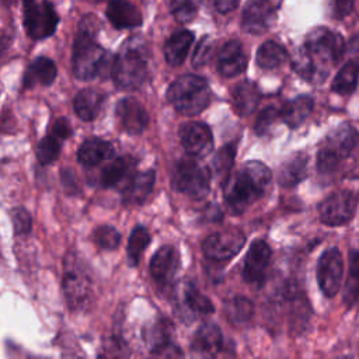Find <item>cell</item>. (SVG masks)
Instances as JSON below:
<instances>
[{
	"mask_svg": "<svg viewBox=\"0 0 359 359\" xmlns=\"http://www.w3.org/2000/svg\"><path fill=\"white\" fill-rule=\"evenodd\" d=\"M254 313V306L251 300L244 296H236L226 302L224 314L233 324H244L247 323Z\"/></svg>",
	"mask_w": 359,
	"mask_h": 359,
	"instance_id": "cell-34",
	"label": "cell"
},
{
	"mask_svg": "<svg viewBox=\"0 0 359 359\" xmlns=\"http://www.w3.org/2000/svg\"><path fill=\"white\" fill-rule=\"evenodd\" d=\"M63 292L70 310L77 311L87 306L91 293V279L81 257L69 251L63 261Z\"/></svg>",
	"mask_w": 359,
	"mask_h": 359,
	"instance_id": "cell-7",
	"label": "cell"
},
{
	"mask_svg": "<svg viewBox=\"0 0 359 359\" xmlns=\"http://www.w3.org/2000/svg\"><path fill=\"white\" fill-rule=\"evenodd\" d=\"M112 143L100 137H90L84 140L77 150V160L86 167H94L104 160L112 158Z\"/></svg>",
	"mask_w": 359,
	"mask_h": 359,
	"instance_id": "cell-25",
	"label": "cell"
},
{
	"mask_svg": "<svg viewBox=\"0 0 359 359\" xmlns=\"http://www.w3.org/2000/svg\"><path fill=\"white\" fill-rule=\"evenodd\" d=\"M334 6L337 7L335 11L338 13V17H342V15H345V14L349 13L348 10H345V7H346V8H352V7H353V3H351V1H339V3H335Z\"/></svg>",
	"mask_w": 359,
	"mask_h": 359,
	"instance_id": "cell-46",
	"label": "cell"
},
{
	"mask_svg": "<svg viewBox=\"0 0 359 359\" xmlns=\"http://www.w3.org/2000/svg\"><path fill=\"white\" fill-rule=\"evenodd\" d=\"M359 81V57L348 60L332 80L331 88L334 93L346 95L355 91Z\"/></svg>",
	"mask_w": 359,
	"mask_h": 359,
	"instance_id": "cell-32",
	"label": "cell"
},
{
	"mask_svg": "<svg viewBox=\"0 0 359 359\" xmlns=\"http://www.w3.org/2000/svg\"><path fill=\"white\" fill-rule=\"evenodd\" d=\"M210 95L208 81L195 74L180 76L167 90L168 102L184 115H198L206 109Z\"/></svg>",
	"mask_w": 359,
	"mask_h": 359,
	"instance_id": "cell-5",
	"label": "cell"
},
{
	"mask_svg": "<svg viewBox=\"0 0 359 359\" xmlns=\"http://www.w3.org/2000/svg\"><path fill=\"white\" fill-rule=\"evenodd\" d=\"M105 101L104 93L97 88H83L73 100L74 112L83 121H93L100 114Z\"/></svg>",
	"mask_w": 359,
	"mask_h": 359,
	"instance_id": "cell-26",
	"label": "cell"
},
{
	"mask_svg": "<svg viewBox=\"0 0 359 359\" xmlns=\"http://www.w3.org/2000/svg\"><path fill=\"white\" fill-rule=\"evenodd\" d=\"M180 254L172 245L160 247L150 259V273L156 283L167 287L172 283L180 269Z\"/></svg>",
	"mask_w": 359,
	"mask_h": 359,
	"instance_id": "cell-19",
	"label": "cell"
},
{
	"mask_svg": "<svg viewBox=\"0 0 359 359\" xmlns=\"http://www.w3.org/2000/svg\"><path fill=\"white\" fill-rule=\"evenodd\" d=\"M313 98L309 95H299L293 98L292 101L286 102L280 109H279V116L282 121L290 126L296 128L299 126L311 112L313 109Z\"/></svg>",
	"mask_w": 359,
	"mask_h": 359,
	"instance_id": "cell-31",
	"label": "cell"
},
{
	"mask_svg": "<svg viewBox=\"0 0 359 359\" xmlns=\"http://www.w3.org/2000/svg\"><path fill=\"white\" fill-rule=\"evenodd\" d=\"M135 165H136V161L130 156L116 157L104 167V170L100 172L98 181L104 188L115 187L130 175Z\"/></svg>",
	"mask_w": 359,
	"mask_h": 359,
	"instance_id": "cell-30",
	"label": "cell"
},
{
	"mask_svg": "<svg viewBox=\"0 0 359 359\" xmlns=\"http://www.w3.org/2000/svg\"><path fill=\"white\" fill-rule=\"evenodd\" d=\"M271 259V248L264 240L251 243L243 264V279L248 283L262 285Z\"/></svg>",
	"mask_w": 359,
	"mask_h": 359,
	"instance_id": "cell-16",
	"label": "cell"
},
{
	"mask_svg": "<svg viewBox=\"0 0 359 359\" xmlns=\"http://www.w3.org/2000/svg\"><path fill=\"white\" fill-rule=\"evenodd\" d=\"M245 237L237 229H224L208 236L202 243L203 254L216 262L229 261L244 245Z\"/></svg>",
	"mask_w": 359,
	"mask_h": 359,
	"instance_id": "cell-12",
	"label": "cell"
},
{
	"mask_svg": "<svg viewBox=\"0 0 359 359\" xmlns=\"http://www.w3.org/2000/svg\"><path fill=\"white\" fill-rule=\"evenodd\" d=\"M149 243H150V234L143 226H136L130 231V236L128 240V248H126L129 265L136 266L139 264V259L142 258V254L149 245Z\"/></svg>",
	"mask_w": 359,
	"mask_h": 359,
	"instance_id": "cell-35",
	"label": "cell"
},
{
	"mask_svg": "<svg viewBox=\"0 0 359 359\" xmlns=\"http://www.w3.org/2000/svg\"><path fill=\"white\" fill-rule=\"evenodd\" d=\"M34 359H38V358H34Z\"/></svg>",
	"mask_w": 359,
	"mask_h": 359,
	"instance_id": "cell-48",
	"label": "cell"
},
{
	"mask_svg": "<svg viewBox=\"0 0 359 359\" xmlns=\"http://www.w3.org/2000/svg\"><path fill=\"white\" fill-rule=\"evenodd\" d=\"M309 157L306 153H294L282 163L278 172V182L285 188H292L307 177Z\"/></svg>",
	"mask_w": 359,
	"mask_h": 359,
	"instance_id": "cell-24",
	"label": "cell"
},
{
	"mask_svg": "<svg viewBox=\"0 0 359 359\" xmlns=\"http://www.w3.org/2000/svg\"><path fill=\"white\" fill-rule=\"evenodd\" d=\"M344 48V39L338 32L325 27L314 28L293 56L292 66L304 80L320 84L342 57Z\"/></svg>",
	"mask_w": 359,
	"mask_h": 359,
	"instance_id": "cell-1",
	"label": "cell"
},
{
	"mask_svg": "<svg viewBox=\"0 0 359 359\" xmlns=\"http://www.w3.org/2000/svg\"><path fill=\"white\" fill-rule=\"evenodd\" d=\"M236 144L234 143H229L226 146H223L213 157L212 160V167H213V172L215 175L222 180L226 181L227 177L230 175V170L233 167L234 163V157H236Z\"/></svg>",
	"mask_w": 359,
	"mask_h": 359,
	"instance_id": "cell-36",
	"label": "cell"
},
{
	"mask_svg": "<svg viewBox=\"0 0 359 359\" xmlns=\"http://www.w3.org/2000/svg\"><path fill=\"white\" fill-rule=\"evenodd\" d=\"M57 69L52 59L48 56H38L27 69L24 74V88L32 87L35 84L49 86L56 79Z\"/></svg>",
	"mask_w": 359,
	"mask_h": 359,
	"instance_id": "cell-28",
	"label": "cell"
},
{
	"mask_svg": "<svg viewBox=\"0 0 359 359\" xmlns=\"http://www.w3.org/2000/svg\"><path fill=\"white\" fill-rule=\"evenodd\" d=\"M356 205L358 196L352 191H337L320 203V219L328 226L345 224L355 215Z\"/></svg>",
	"mask_w": 359,
	"mask_h": 359,
	"instance_id": "cell-11",
	"label": "cell"
},
{
	"mask_svg": "<svg viewBox=\"0 0 359 359\" xmlns=\"http://www.w3.org/2000/svg\"><path fill=\"white\" fill-rule=\"evenodd\" d=\"M210 52H212V39L209 36H203L195 48V52L192 56V65L195 67L205 65L210 56Z\"/></svg>",
	"mask_w": 359,
	"mask_h": 359,
	"instance_id": "cell-43",
	"label": "cell"
},
{
	"mask_svg": "<svg viewBox=\"0 0 359 359\" xmlns=\"http://www.w3.org/2000/svg\"><path fill=\"white\" fill-rule=\"evenodd\" d=\"M172 334L174 327L165 318L156 321L143 331L150 359H182V352L174 342Z\"/></svg>",
	"mask_w": 359,
	"mask_h": 359,
	"instance_id": "cell-10",
	"label": "cell"
},
{
	"mask_svg": "<svg viewBox=\"0 0 359 359\" xmlns=\"http://www.w3.org/2000/svg\"><path fill=\"white\" fill-rule=\"evenodd\" d=\"M10 217L13 222V227L15 234H28L32 227V219L31 215L24 208H14L10 212Z\"/></svg>",
	"mask_w": 359,
	"mask_h": 359,
	"instance_id": "cell-41",
	"label": "cell"
},
{
	"mask_svg": "<svg viewBox=\"0 0 359 359\" xmlns=\"http://www.w3.org/2000/svg\"><path fill=\"white\" fill-rule=\"evenodd\" d=\"M115 115L121 128L132 135L142 133L149 123L146 108L133 97L121 98L115 107Z\"/></svg>",
	"mask_w": 359,
	"mask_h": 359,
	"instance_id": "cell-18",
	"label": "cell"
},
{
	"mask_svg": "<svg viewBox=\"0 0 359 359\" xmlns=\"http://www.w3.org/2000/svg\"><path fill=\"white\" fill-rule=\"evenodd\" d=\"M286 59V49L275 41L264 42L257 50V65L265 70H272L280 66Z\"/></svg>",
	"mask_w": 359,
	"mask_h": 359,
	"instance_id": "cell-33",
	"label": "cell"
},
{
	"mask_svg": "<svg viewBox=\"0 0 359 359\" xmlns=\"http://www.w3.org/2000/svg\"><path fill=\"white\" fill-rule=\"evenodd\" d=\"M223 348V334L215 323L202 324L192 337L189 349L195 359H215Z\"/></svg>",
	"mask_w": 359,
	"mask_h": 359,
	"instance_id": "cell-17",
	"label": "cell"
},
{
	"mask_svg": "<svg viewBox=\"0 0 359 359\" xmlns=\"http://www.w3.org/2000/svg\"><path fill=\"white\" fill-rule=\"evenodd\" d=\"M278 7L279 3L266 0H254L247 3L241 17L243 29L254 35L265 32L273 24Z\"/></svg>",
	"mask_w": 359,
	"mask_h": 359,
	"instance_id": "cell-14",
	"label": "cell"
},
{
	"mask_svg": "<svg viewBox=\"0 0 359 359\" xmlns=\"http://www.w3.org/2000/svg\"><path fill=\"white\" fill-rule=\"evenodd\" d=\"M181 144L189 156L203 157L213 149L210 128L202 122H188L180 128Z\"/></svg>",
	"mask_w": 359,
	"mask_h": 359,
	"instance_id": "cell-15",
	"label": "cell"
},
{
	"mask_svg": "<svg viewBox=\"0 0 359 359\" xmlns=\"http://www.w3.org/2000/svg\"><path fill=\"white\" fill-rule=\"evenodd\" d=\"M50 135L57 137L59 140L62 139H66L72 135V128H70V123L66 118H57L53 123H52V128H50Z\"/></svg>",
	"mask_w": 359,
	"mask_h": 359,
	"instance_id": "cell-44",
	"label": "cell"
},
{
	"mask_svg": "<svg viewBox=\"0 0 359 359\" xmlns=\"http://www.w3.org/2000/svg\"><path fill=\"white\" fill-rule=\"evenodd\" d=\"M269 168L257 160L241 164L223 184V198L233 215L243 213L250 205L262 198L271 187Z\"/></svg>",
	"mask_w": 359,
	"mask_h": 359,
	"instance_id": "cell-2",
	"label": "cell"
},
{
	"mask_svg": "<svg viewBox=\"0 0 359 359\" xmlns=\"http://www.w3.org/2000/svg\"><path fill=\"white\" fill-rule=\"evenodd\" d=\"M238 6V1L236 0H217L215 1V7L217 8V11L220 13H229L233 8H236Z\"/></svg>",
	"mask_w": 359,
	"mask_h": 359,
	"instance_id": "cell-45",
	"label": "cell"
},
{
	"mask_svg": "<svg viewBox=\"0 0 359 359\" xmlns=\"http://www.w3.org/2000/svg\"><path fill=\"white\" fill-rule=\"evenodd\" d=\"M248 56L243 49L241 42L236 39L227 41L217 55V70L224 77H234L243 73L247 67Z\"/></svg>",
	"mask_w": 359,
	"mask_h": 359,
	"instance_id": "cell-20",
	"label": "cell"
},
{
	"mask_svg": "<svg viewBox=\"0 0 359 359\" xmlns=\"http://www.w3.org/2000/svg\"><path fill=\"white\" fill-rule=\"evenodd\" d=\"M156 174L153 170L135 172L126 182L122 192V202L125 205H142L151 194Z\"/></svg>",
	"mask_w": 359,
	"mask_h": 359,
	"instance_id": "cell-21",
	"label": "cell"
},
{
	"mask_svg": "<svg viewBox=\"0 0 359 359\" xmlns=\"http://www.w3.org/2000/svg\"><path fill=\"white\" fill-rule=\"evenodd\" d=\"M359 297V250L351 251L349 255V273L344 289V300L352 304Z\"/></svg>",
	"mask_w": 359,
	"mask_h": 359,
	"instance_id": "cell-37",
	"label": "cell"
},
{
	"mask_svg": "<svg viewBox=\"0 0 359 359\" xmlns=\"http://www.w3.org/2000/svg\"><path fill=\"white\" fill-rule=\"evenodd\" d=\"M105 14L109 22L118 29L133 28L142 24V14L139 8L129 1H123V0L109 1L107 6Z\"/></svg>",
	"mask_w": 359,
	"mask_h": 359,
	"instance_id": "cell-22",
	"label": "cell"
},
{
	"mask_svg": "<svg viewBox=\"0 0 359 359\" xmlns=\"http://www.w3.org/2000/svg\"><path fill=\"white\" fill-rule=\"evenodd\" d=\"M170 8L175 20L184 24L192 21L198 11L196 3L191 0H174L170 3Z\"/></svg>",
	"mask_w": 359,
	"mask_h": 359,
	"instance_id": "cell-40",
	"label": "cell"
},
{
	"mask_svg": "<svg viewBox=\"0 0 359 359\" xmlns=\"http://www.w3.org/2000/svg\"><path fill=\"white\" fill-rule=\"evenodd\" d=\"M344 275V261L338 248L325 250L317 264V280L321 292L327 297H334L341 287Z\"/></svg>",
	"mask_w": 359,
	"mask_h": 359,
	"instance_id": "cell-13",
	"label": "cell"
},
{
	"mask_svg": "<svg viewBox=\"0 0 359 359\" xmlns=\"http://www.w3.org/2000/svg\"><path fill=\"white\" fill-rule=\"evenodd\" d=\"M93 240L102 250H115L119 245L121 234L115 227L102 224L94 230Z\"/></svg>",
	"mask_w": 359,
	"mask_h": 359,
	"instance_id": "cell-39",
	"label": "cell"
},
{
	"mask_svg": "<svg viewBox=\"0 0 359 359\" xmlns=\"http://www.w3.org/2000/svg\"><path fill=\"white\" fill-rule=\"evenodd\" d=\"M59 22V15L49 1H24V28L29 38L43 39L50 36Z\"/></svg>",
	"mask_w": 359,
	"mask_h": 359,
	"instance_id": "cell-9",
	"label": "cell"
},
{
	"mask_svg": "<svg viewBox=\"0 0 359 359\" xmlns=\"http://www.w3.org/2000/svg\"><path fill=\"white\" fill-rule=\"evenodd\" d=\"M181 307H182V311H185L191 318H195L199 316H208L215 311L212 302L203 293H201L194 283H188L184 287Z\"/></svg>",
	"mask_w": 359,
	"mask_h": 359,
	"instance_id": "cell-29",
	"label": "cell"
},
{
	"mask_svg": "<svg viewBox=\"0 0 359 359\" xmlns=\"http://www.w3.org/2000/svg\"><path fill=\"white\" fill-rule=\"evenodd\" d=\"M60 154V140L52 135L42 137L36 146V157L41 164L55 161Z\"/></svg>",
	"mask_w": 359,
	"mask_h": 359,
	"instance_id": "cell-38",
	"label": "cell"
},
{
	"mask_svg": "<svg viewBox=\"0 0 359 359\" xmlns=\"http://www.w3.org/2000/svg\"><path fill=\"white\" fill-rule=\"evenodd\" d=\"M194 42V32L188 31V29H181L174 32L165 42L164 45V57L165 62L172 66L177 67L180 65L184 63L188 50L191 48Z\"/></svg>",
	"mask_w": 359,
	"mask_h": 359,
	"instance_id": "cell-27",
	"label": "cell"
},
{
	"mask_svg": "<svg viewBox=\"0 0 359 359\" xmlns=\"http://www.w3.org/2000/svg\"><path fill=\"white\" fill-rule=\"evenodd\" d=\"M149 56V46L142 36L133 35L123 41L111 67L115 84L125 90L140 87L147 77Z\"/></svg>",
	"mask_w": 359,
	"mask_h": 359,
	"instance_id": "cell-4",
	"label": "cell"
},
{
	"mask_svg": "<svg viewBox=\"0 0 359 359\" xmlns=\"http://www.w3.org/2000/svg\"><path fill=\"white\" fill-rule=\"evenodd\" d=\"M212 174L208 167L187 158L177 164L172 174V187L192 199H202L209 194Z\"/></svg>",
	"mask_w": 359,
	"mask_h": 359,
	"instance_id": "cell-8",
	"label": "cell"
},
{
	"mask_svg": "<svg viewBox=\"0 0 359 359\" xmlns=\"http://www.w3.org/2000/svg\"><path fill=\"white\" fill-rule=\"evenodd\" d=\"M279 111L275 107H265L259 114L255 121V132L259 136H264L269 128L273 125L275 119L278 118Z\"/></svg>",
	"mask_w": 359,
	"mask_h": 359,
	"instance_id": "cell-42",
	"label": "cell"
},
{
	"mask_svg": "<svg viewBox=\"0 0 359 359\" xmlns=\"http://www.w3.org/2000/svg\"><path fill=\"white\" fill-rule=\"evenodd\" d=\"M359 143L358 130L349 123H341L332 129L321 142L317 153V168L320 172H331L349 157Z\"/></svg>",
	"mask_w": 359,
	"mask_h": 359,
	"instance_id": "cell-6",
	"label": "cell"
},
{
	"mask_svg": "<svg viewBox=\"0 0 359 359\" xmlns=\"http://www.w3.org/2000/svg\"><path fill=\"white\" fill-rule=\"evenodd\" d=\"M100 21L94 14H84L77 25L73 43V73L80 80H93L104 74L108 63L107 50L95 41Z\"/></svg>",
	"mask_w": 359,
	"mask_h": 359,
	"instance_id": "cell-3",
	"label": "cell"
},
{
	"mask_svg": "<svg viewBox=\"0 0 359 359\" xmlns=\"http://www.w3.org/2000/svg\"><path fill=\"white\" fill-rule=\"evenodd\" d=\"M98 359H109V358H107L105 355H100V356H98Z\"/></svg>",
	"mask_w": 359,
	"mask_h": 359,
	"instance_id": "cell-47",
	"label": "cell"
},
{
	"mask_svg": "<svg viewBox=\"0 0 359 359\" xmlns=\"http://www.w3.org/2000/svg\"><path fill=\"white\" fill-rule=\"evenodd\" d=\"M261 100V93L255 83L244 80L237 83L231 90V101L236 112L240 116H247L255 112Z\"/></svg>",
	"mask_w": 359,
	"mask_h": 359,
	"instance_id": "cell-23",
	"label": "cell"
}]
</instances>
